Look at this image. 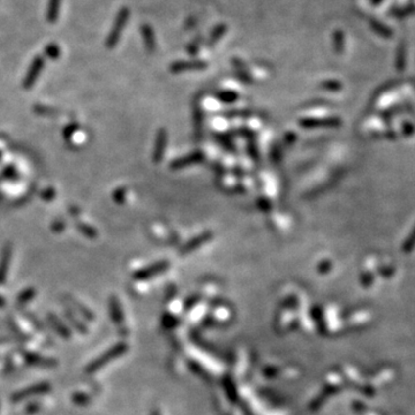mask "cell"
Returning a JSON list of instances; mask_svg holds the SVG:
<instances>
[{
  "label": "cell",
  "instance_id": "cell-18",
  "mask_svg": "<svg viewBox=\"0 0 415 415\" xmlns=\"http://www.w3.org/2000/svg\"><path fill=\"white\" fill-rule=\"evenodd\" d=\"M76 228H78L79 231L81 232L83 235H86L87 238L89 239H95L97 238V235H98V233H97L95 229L85 224V223H76Z\"/></svg>",
  "mask_w": 415,
  "mask_h": 415
},
{
  "label": "cell",
  "instance_id": "cell-4",
  "mask_svg": "<svg viewBox=\"0 0 415 415\" xmlns=\"http://www.w3.org/2000/svg\"><path fill=\"white\" fill-rule=\"evenodd\" d=\"M44 67V59L41 55H37L31 62L29 69H28L26 78L23 80V87L26 89H30L35 85L36 80L40 78L42 69Z\"/></svg>",
  "mask_w": 415,
  "mask_h": 415
},
{
  "label": "cell",
  "instance_id": "cell-24",
  "mask_svg": "<svg viewBox=\"0 0 415 415\" xmlns=\"http://www.w3.org/2000/svg\"><path fill=\"white\" fill-rule=\"evenodd\" d=\"M26 317H27L28 320H30L31 322H33L34 326L36 327V329H38L40 331H43V330H44V325H43V324H42V322H41L40 320L36 319V316H35L33 313L27 312V313H26Z\"/></svg>",
  "mask_w": 415,
  "mask_h": 415
},
{
  "label": "cell",
  "instance_id": "cell-15",
  "mask_svg": "<svg viewBox=\"0 0 415 415\" xmlns=\"http://www.w3.org/2000/svg\"><path fill=\"white\" fill-rule=\"evenodd\" d=\"M301 126L307 128L322 127V126H333L336 124L334 119H303L300 121Z\"/></svg>",
  "mask_w": 415,
  "mask_h": 415
},
{
  "label": "cell",
  "instance_id": "cell-31",
  "mask_svg": "<svg viewBox=\"0 0 415 415\" xmlns=\"http://www.w3.org/2000/svg\"><path fill=\"white\" fill-rule=\"evenodd\" d=\"M7 343H10V339H9L8 337L0 338V345H2V344H7Z\"/></svg>",
  "mask_w": 415,
  "mask_h": 415
},
{
  "label": "cell",
  "instance_id": "cell-22",
  "mask_svg": "<svg viewBox=\"0 0 415 415\" xmlns=\"http://www.w3.org/2000/svg\"><path fill=\"white\" fill-rule=\"evenodd\" d=\"M35 112H36L37 114H41V116H54V114H57V110L37 105V106H35Z\"/></svg>",
  "mask_w": 415,
  "mask_h": 415
},
{
  "label": "cell",
  "instance_id": "cell-14",
  "mask_svg": "<svg viewBox=\"0 0 415 415\" xmlns=\"http://www.w3.org/2000/svg\"><path fill=\"white\" fill-rule=\"evenodd\" d=\"M64 312H65L66 317H67V320L72 323V325L75 327V330L78 331L79 333L86 334L87 332H88V327H87L79 319H76L74 313H73V310H71L69 308H66L64 309Z\"/></svg>",
  "mask_w": 415,
  "mask_h": 415
},
{
  "label": "cell",
  "instance_id": "cell-13",
  "mask_svg": "<svg viewBox=\"0 0 415 415\" xmlns=\"http://www.w3.org/2000/svg\"><path fill=\"white\" fill-rule=\"evenodd\" d=\"M60 2L61 0H48L46 19L50 23L57 22L59 12H60Z\"/></svg>",
  "mask_w": 415,
  "mask_h": 415
},
{
  "label": "cell",
  "instance_id": "cell-2",
  "mask_svg": "<svg viewBox=\"0 0 415 415\" xmlns=\"http://www.w3.org/2000/svg\"><path fill=\"white\" fill-rule=\"evenodd\" d=\"M128 15H130V12H128L127 8L120 9V12L118 13L116 21H114V23H113L112 29H111L106 40V46L109 48H113L117 45L118 41H119V38L121 36V33H123V30L125 28V24H126L127 22Z\"/></svg>",
  "mask_w": 415,
  "mask_h": 415
},
{
  "label": "cell",
  "instance_id": "cell-6",
  "mask_svg": "<svg viewBox=\"0 0 415 415\" xmlns=\"http://www.w3.org/2000/svg\"><path fill=\"white\" fill-rule=\"evenodd\" d=\"M47 321L50 323V325L53 327L55 332H57L59 336L65 338V339H69L72 336L71 330L68 329V326L66 324L62 323V321L59 319L57 315H54L53 313L47 314Z\"/></svg>",
  "mask_w": 415,
  "mask_h": 415
},
{
  "label": "cell",
  "instance_id": "cell-27",
  "mask_svg": "<svg viewBox=\"0 0 415 415\" xmlns=\"http://www.w3.org/2000/svg\"><path fill=\"white\" fill-rule=\"evenodd\" d=\"M54 196H55V191L54 189H52V188H47V189H45L41 193V197L43 198L44 201L53 200Z\"/></svg>",
  "mask_w": 415,
  "mask_h": 415
},
{
  "label": "cell",
  "instance_id": "cell-23",
  "mask_svg": "<svg viewBox=\"0 0 415 415\" xmlns=\"http://www.w3.org/2000/svg\"><path fill=\"white\" fill-rule=\"evenodd\" d=\"M125 197H126V189H125V188H118L113 193V200L116 201L117 203H124Z\"/></svg>",
  "mask_w": 415,
  "mask_h": 415
},
{
  "label": "cell",
  "instance_id": "cell-33",
  "mask_svg": "<svg viewBox=\"0 0 415 415\" xmlns=\"http://www.w3.org/2000/svg\"><path fill=\"white\" fill-rule=\"evenodd\" d=\"M0 160H1V152H0Z\"/></svg>",
  "mask_w": 415,
  "mask_h": 415
},
{
  "label": "cell",
  "instance_id": "cell-10",
  "mask_svg": "<svg viewBox=\"0 0 415 415\" xmlns=\"http://www.w3.org/2000/svg\"><path fill=\"white\" fill-rule=\"evenodd\" d=\"M66 300H67L68 303H71L73 309H75L76 312H79L82 316H85V319H87L88 321L95 320V315H93V313L92 312V310H90L88 307L83 306L82 303L78 301V300H76L75 298H72V296L67 295V296H66Z\"/></svg>",
  "mask_w": 415,
  "mask_h": 415
},
{
  "label": "cell",
  "instance_id": "cell-8",
  "mask_svg": "<svg viewBox=\"0 0 415 415\" xmlns=\"http://www.w3.org/2000/svg\"><path fill=\"white\" fill-rule=\"evenodd\" d=\"M169 267V263L167 262H158V263H155L152 264V266H150L149 268H146V269H143V270H139L138 271L137 274L134 275V277L137 279H146V278H150L152 276H155V275L162 273L166 269V268Z\"/></svg>",
  "mask_w": 415,
  "mask_h": 415
},
{
  "label": "cell",
  "instance_id": "cell-11",
  "mask_svg": "<svg viewBox=\"0 0 415 415\" xmlns=\"http://www.w3.org/2000/svg\"><path fill=\"white\" fill-rule=\"evenodd\" d=\"M211 236H212V234H211L210 232L203 233V234H201V235L196 236V238L193 239V240H191V241L188 242L186 246H184V248H183V253L186 254V253H189V252H191V250H194V249L198 248V247L202 246V245H203V243L207 242L208 240H210Z\"/></svg>",
  "mask_w": 415,
  "mask_h": 415
},
{
  "label": "cell",
  "instance_id": "cell-16",
  "mask_svg": "<svg viewBox=\"0 0 415 415\" xmlns=\"http://www.w3.org/2000/svg\"><path fill=\"white\" fill-rule=\"evenodd\" d=\"M35 295H36V289L34 287H28L23 289V291L17 295L16 303L17 305H26L27 302H29L34 299Z\"/></svg>",
  "mask_w": 415,
  "mask_h": 415
},
{
  "label": "cell",
  "instance_id": "cell-32",
  "mask_svg": "<svg viewBox=\"0 0 415 415\" xmlns=\"http://www.w3.org/2000/svg\"><path fill=\"white\" fill-rule=\"evenodd\" d=\"M5 305H6V300L0 295V308H1V307H5Z\"/></svg>",
  "mask_w": 415,
  "mask_h": 415
},
{
  "label": "cell",
  "instance_id": "cell-30",
  "mask_svg": "<svg viewBox=\"0 0 415 415\" xmlns=\"http://www.w3.org/2000/svg\"><path fill=\"white\" fill-rule=\"evenodd\" d=\"M38 410H40V405H38V404H37V405H36V404H31L30 406L27 407V412L28 413H36Z\"/></svg>",
  "mask_w": 415,
  "mask_h": 415
},
{
  "label": "cell",
  "instance_id": "cell-1",
  "mask_svg": "<svg viewBox=\"0 0 415 415\" xmlns=\"http://www.w3.org/2000/svg\"><path fill=\"white\" fill-rule=\"evenodd\" d=\"M125 350H126V347H125L124 344L116 345V346H113L112 348H110V350H107V352H105V353L99 355L98 358L90 362V364L87 366L86 372L87 374H93V372L100 370V369H102L104 366H106L107 364H109L110 361H112L113 359H116L117 357H119V355L123 354Z\"/></svg>",
  "mask_w": 415,
  "mask_h": 415
},
{
  "label": "cell",
  "instance_id": "cell-21",
  "mask_svg": "<svg viewBox=\"0 0 415 415\" xmlns=\"http://www.w3.org/2000/svg\"><path fill=\"white\" fill-rule=\"evenodd\" d=\"M45 53H46L48 58L58 59L59 55H60V50H59L58 45L51 44V45H48V46L45 47Z\"/></svg>",
  "mask_w": 415,
  "mask_h": 415
},
{
  "label": "cell",
  "instance_id": "cell-12",
  "mask_svg": "<svg viewBox=\"0 0 415 415\" xmlns=\"http://www.w3.org/2000/svg\"><path fill=\"white\" fill-rule=\"evenodd\" d=\"M110 315L112 317L113 322L116 324H119L123 322V313H121L120 303L118 301L116 296H111L110 298Z\"/></svg>",
  "mask_w": 415,
  "mask_h": 415
},
{
  "label": "cell",
  "instance_id": "cell-7",
  "mask_svg": "<svg viewBox=\"0 0 415 415\" xmlns=\"http://www.w3.org/2000/svg\"><path fill=\"white\" fill-rule=\"evenodd\" d=\"M10 259H12V247L10 245H7L3 247L1 257H0V285L6 281Z\"/></svg>",
  "mask_w": 415,
  "mask_h": 415
},
{
  "label": "cell",
  "instance_id": "cell-28",
  "mask_svg": "<svg viewBox=\"0 0 415 415\" xmlns=\"http://www.w3.org/2000/svg\"><path fill=\"white\" fill-rule=\"evenodd\" d=\"M65 228H66V223L62 221L54 222L53 225H52V230H53L54 232H61Z\"/></svg>",
  "mask_w": 415,
  "mask_h": 415
},
{
  "label": "cell",
  "instance_id": "cell-26",
  "mask_svg": "<svg viewBox=\"0 0 415 415\" xmlns=\"http://www.w3.org/2000/svg\"><path fill=\"white\" fill-rule=\"evenodd\" d=\"M78 128H79V126L76 124H71V125H69V126H67V127L65 128V131H64V138H67V139L71 138L73 137V134L75 133Z\"/></svg>",
  "mask_w": 415,
  "mask_h": 415
},
{
  "label": "cell",
  "instance_id": "cell-3",
  "mask_svg": "<svg viewBox=\"0 0 415 415\" xmlns=\"http://www.w3.org/2000/svg\"><path fill=\"white\" fill-rule=\"evenodd\" d=\"M51 391V384L47 382H42L37 383V384H34L31 386H28V388L20 390V391H16L13 393L12 397H10V400L13 403H19L22 402V400H26L33 396H38V395H44V393H47Z\"/></svg>",
  "mask_w": 415,
  "mask_h": 415
},
{
  "label": "cell",
  "instance_id": "cell-9",
  "mask_svg": "<svg viewBox=\"0 0 415 415\" xmlns=\"http://www.w3.org/2000/svg\"><path fill=\"white\" fill-rule=\"evenodd\" d=\"M166 142H167L166 132L164 130H160L158 132V135H157L155 152H153V159H155V162H160V159L163 158Z\"/></svg>",
  "mask_w": 415,
  "mask_h": 415
},
{
  "label": "cell",
  "instance_id": "cell-29",
  "mask_svg": "<svg viewBox=\"0 0 415 415\" xmlns=\"http://www.w3.org/2000/svg\"><path fill=\"white\" fill-rule=\"evenodd\" d=\"M236 97H238V96L234 95V93H232V92H229L228 95H225V93H222V95H221V99H224L228 103H232L233 100L236 99Z\"/></svg>",
  "mask_w": 415,
  "mask_h": 415
},
{
  "label": "cell",
  "instance_id": "cell-19",
  "mask_svg": "<svg viewBox=\"0 0 415 415\" xmlns=\"http://www.w3.org/2000/svg\"><path fill=\"white\" fill-rule=\"evenodd\" d=\"M90 400H92V398L83 392H76L74 393V395H72V402L76 404V405H80V406L88 405V404L90 403Z\"/></svg>",
  "mask_w": 415,
  "mask_h": 415
},
{
  "label": "cell",
  "instance_id": "cell-25",
  "mask_svg": "<svg viewBox=\"0 0 415 415\" xmlns=\"http://www.w3.org/2000/svg\"><path fill=\"white\" fill-rule=\"evenodd\" d=\"M1 176H2V178H6V179H16V178H17L16 171L12 166L6 167V169L2 171Z\"/></svg>",
  "mask_w": 415,
  "mask_h": 415
},
{
  "label": "cell",
  "instance_id": "cell-17",
  "mask_svg": "<svg viewBox=\"0 0 415 415\" xmlns=\"http://www.w3.org/2000/svg\"><path fill=\"white\" fill-rule=\"evenodd\" d=\"M202 159V156L200 153H194V155H190L186 157V158H183V159H178L177 162H173L172 163V167H184L186 165H189L191 163H196L198 160Z\"/></svg>",
  "mask_w": 415,
  "mask_h": 415
},
{
  "label": "cell",
  "instance_id": "cell-20",
  "mask_svg": "<svg viewBox=\"0 0 415 415\" xmlns=\"http://www.w3.org/2000/svg\"><path fill=\"white\" fill-rule=\"evenodd\" d=\"M142 33H143V37H144L146 47H148L149 50H152L153 45H155V41H153V35H152L151 29H150V27L148 26L143 27Z\"/></svg>",
  "mask_w": 415,
  "mask_h": 415
},
{
  "label": "cell",
  "instance_id": "cell-5",
  "mask_svg": "<svg viewBox=\"0 0 415 415\" xmlns=\"http://www.w3.org/2000/svg\"><path fill=\"white\" fill-rule=\"evenodd\" d=\"M23 359L29 366L34 367H43V368H52L58 365V361L52 358H45L42 355L34 353V352H23Z\"/></svg>",
  "mask_w": 415,
  "mask_h": 415
}]
</instances>
